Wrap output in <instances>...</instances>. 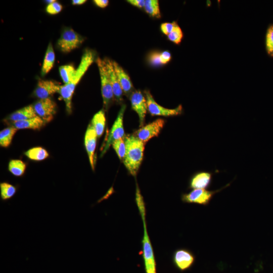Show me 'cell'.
<instances>
[{"label": "cell", "mask_w": 273, "mask_h": 273, "mask_svg": "<svg viewBox=\"0 0 273 273\" xmlns=\"http://www.w3.org/2000/svg\"><path fill=\"white\" fill-rule=\"evenodd\" d=\"M96 56V52L94 51L88 49H85L71 80L68 84L61 85L58 93L64 100L66 111L68 114H70L72 111V99L75 87L89 66L96 61L97 59Z\"/></svg>", "instance_id": "cell-1"}, {"label": "cell", "mask_w": 273, "mask_h": 273, "mask_svg": "<svg viewBox=\"0 0 273 273\" xmlns=\"http://www.w3.org/2000/svg\"><path fill=\"white\" fill-rule=\"evenodd\" d=\"M135 201L143 220L144 227L142 249L145 272L146 273H157L156 262L154 251L147 231L145 202L140 191H138L135 193Z\"/></svg>", "instance_id": "cell-2"}, {"label": "cell", "mask_w": 273, "mask_h": 273, "mask_svg": "<svg viewBox=\"0 0 273 273\" xmlns=\"http://www.w3.org/2000/svg\"><path fill=\"white\" fill-rule=\"evenodd\" d=\"M124 139L126 153L123 162L129 173L135 176L143 159L145 144L133 134L127 135Z\"/></svg>", "instance_id": "cell-3"}, {"label": "cell", "mask_w": 273, "mask_h": 273, "mask_svg": "<svg viewBox=\"0 0 273 273\" xmlns=\"http://www.w3.org/2000/svg\"><path fill=\"white\" fill-rule=\"evenodd\" d=\"M97 64L101 85V94L104 108L107 110L114 99L112 86L104 59L98 57L96 60Z\"/></svg>", "instance_id": "cell-4"}, {"label": "cell", "mask_w": 273, "mask_h": 273, "mask_svg": "<svg viewBox=\"0 0 273 273\" xmlns=\"http://www.w3.org/2000/svg\"><path fill=\"white\" fill-rule=\"evenodd\" d=\"M84 38L71 28H66L57 41V47L63 53H68L78 48Z\"/></svg>", "instance_id": "cell-5"}, {"label": "cell", "mask_w": 273, "mask_h": 273, "mask_svg": "<svg viewBox=\"0 0 273 273\" xmlns=\"http://www.w3.org/2000/svg\"><path fill=\"white\" fill-rule=\"evenodd\" d=\"M231 183L216 190L211 191L206 189H194L188 193L182 194L181 201L186 203H195L199 205H208L214 195L222 189L228 187Z\"/></svg>", "instance_id": "cell-6"}, {"label": "cell", "mask_w": 273, "mask_h": 273, "mask_svg": "<svg viewBox=\"0 0 273 273\" xmlns=\"http://www.w3.org/2000/svg\"><path fill=\"white\" fill-rule=\"evenodd\" d=\"M125 109V105H123L108 134L106 143L102 148L101 156L107 152L114 142L120 139H124V129L123 119Z\"/></svg>", "instance_id": "cell-7"}, {"label": "cell", "mask_w": 273, "mask_h": 273, "mask_svg": "<svg viewBox=\"0 0 273 273\" xmlns=\"http://www.w3.org/2000/svg\"><path fill=\"white\" fill-rule=\"evenodd\" d=\"M146 98L148 111L152 116H174L181 115L183 112L181 105L174 109H168L159 105L154 100L149 90L144 91Z\"/></svg>", "instance_id": "cell-8"}, {"label": "cell", "mask_w": 273, "mask_h": 273, "mask_svg": "<svg viewBox=\"0 0 273 273\" xmlns=\"http://www.w3.org/2000/svg\"><path fill=\"white\" fill-rule=\"evenodd\" d=\"M164 123L165 121L163 119H157L140 127L134 133L133 135L145 144L151 139L159 135Z\"/></svg>", "instance_id": "cell-9"}, {"label": "cell", "mask_w": 273, "mask_h": 273, "mask_svg": "<svg viewBox=\"0 0 273 273\" xmlns=\"http://www.w3.org/2000/svg\"><path fill=\"white\" fill-rule=\"evenodd\" d=\"M196 260L195 255L192 251L186 248L176 249L172 255V261L177 269L184 271L190 269Z\"/></svg>", "instance_id": "cell-10"}, {"label": "cell", "mask_w": 273, "mask_h": 273, "mask_svg": "<svg viewBox=\"0 0 273 273\" xmlns=\"http://www.w3.org/2000/svg\"><path fill=\"white\" fill-rule=\"evenodd\" d=\"M33 106L37 116L46 123L52 120L57 111V105L51 98L39 99Z\"/></svg>", "instance_id": "cell-11"}, {"label": "cell", "mask_w": 273, "mask_h": 273, "mask_svg": "<svg viewBox=\"0 0 273 273\" xmlns=\"http://www.w3.org/2000/svg\"><path fill=\"white\" fill-rule=\"evenodd\" d=\"M131 108L138 115L140 127L144 125L145 117L148 111L147 103L145 96L140 90L133 91L129 97Z\"/></svg>", "instance_id": "cell-12"}, {"label": "cell", "mask_w": 273, "mask_h": 273, "mask_svg": "<svg viewBox=\"0 0 273 273\" xmlns=\"http://www.w3.org/2000/svg\"><path fill=\"white\" fill-rule=\"evenodd\" d=\"M60 87L61 85L56 81L39 78L34 90V96L39 99L49 98L55 93H58Z\"/></svg>", "instance_id": "cell-13"}, {"label": "cell", "mask_w": 273, "mask_h": 273, "mask_svg": "<svg viewBox=\"0 0 273 273\" xmlns=\"http://www.w3.org/2000/svg\"><path fill=\"white\" fill-rule=\"evenodd\" d=\"M213 172L198 171L194 173L189 180V188L191 189H206L210 187L212 181Z\"/></svg>", "instance_id": "cell-14"}, {"label": "cell", "mask_w": 273, "mask_h": 273, "mask_svg": "<svg viewBox=\"0 0 273 273\" xmlns=\"http://www.w3.org/2000/svg\"><path fill=\"white\" fill-rule=\"evenodd\" d=\"M97 135L91 124H89L84 136V145L93 170L95 169V152Z\"/></svg>", "instance_id": "cell-15"}, {"label": "cell", "mask_w": 273, "mask_h": 273, "mask_svg": "<svg viewBox=\"0 0 273 273\" xmlns=\"http://www.w3.org/2000/svg\"><path fill=\"white\" fill-rule=\"evenodd\" d=\"M104 61L105 62L110 80L112 86L114 99L118 103H120L123 101V94L124 93L115 71L113 64V61L107 58L104 59Z\"/></svg>", "instance_id": "cell-16"}, {"label": "cell", "mask_w": 273, "mask_h": 273, "mask_svg": "<svg viewBox=\"0 0 273 273\" xmlns=\"http://www.w3.org/2000/svg\"><path fill=\"white\" fill-rule=\"evenodd\" d=\"M113 64L123 93L130 97L133 92V86L128 74L115 61H113Z\"/></svg>", "instance_id": "cell-17"}, {"label": "cell", "mask_w": 273, "mask_h": 273, "mask_svg": "<svg viewBox=\"0 0 273 273\" xmlns=\"http://www.w3.org/2000/svg\"><path fill=\"white\" fill-rule=\"evenodd\" d=\"M171 54L168 51H153L148 56V62L151 66H160L166 64L171 59Z\"/></svg>", "instance_id": "cell-18"}, {"label": "cell", "mask_w": 273, "mask_h": 273, "mask_svg": "<svg viewBox=\"0 0 273 273\" xmlns=\"http://www.w3.org/2000/svg\"><path fill=\"white\" fill-rule=\"evenodd\" d=\"M36 116L33 105H28L9 115L7 118V120L11 121L13 123L32 118Z\"/></svg>", "instance_id": "cell-19"}, {"label": "cell", "mask_w": 273, "mask_h": 273, "mask_svg": "<svg viewBox=\"0 0 273 273\" xmlns=\"http://www.w3.org/2000/svg\"><path fill=\"white\" fill-rule=\"evenodd\" d=\"M12 123V126L17 129H31L38 130L43 127L46 122L40 117L36 116L32 118L16 121Z\"/></svg>", "instance_id": "cell-20"}, {"label": "cell", "mask_w": 273, "mask_h": 273, "mask_svg": "<svg viewBox=\"0 0 273 273\" xmlns=\"http://www.w3.org/2000/svg\"><path fill=\"white\" fill-rule=\"evenodd\" d=\"M55 61V54L52 43L50 42L43 59L41 74L44 76L51 71L53 67Z\"/></svg>", "instance_id": "cell-21"}, {"label": "cell", "mask_w": 273, "mask_h": 273, "mask_svg": "<svg viewBox=\"0 0 273 273\" xmlns=\"http://www.w3.org/2000/svg\"><path fill=\"white\" fill-rule=\"evenodd\" d=\"M105 124V111L103 110H101L94 115L91 121V125L95 129L98 138L101 137L103 134Z\"/></svg>", "instance_id": "cell-22"}, {"label": "cell", "mask_w": 273, "mask_h": 273, "mask_svg": "<svg viewBox=\"0 0 273 273\" xmlns=\"http://www.w3.org/2000/svg\"><path fill=\"white\" fill-rule=\"evenodd\" d=\"M29 159L35 161H42L47 159L49 154L48 151L40 147L32 148L25 152Z\"/></svg>", "instance_id": "cell-23"}, {"label": "cell", "mask_w": 273, "mask_h": 273, "mask_svg": "<svg viewBox=\"0 0 273 273\" xmlns=\"http://www.w3.org/2000/svg\"><path fill=\"white\" fill-rule=\"evenodd\" d=\"M17 188L11 184L4 181L0 184V196L2 201H7L13 198L17 192Z\"/></svg>", "instance_id": "cell-24"}, {"label": "cell", "mask_w": 273, "mask_h": 273, "mask_svg": "<svg viewBox=\"0 0 273 273\" xmlns=\"http://www.w3.org/2000/svg\"><path fill=\"white\" fill-rule=\"evenodd\" d=\"M26 168V164L21 160H11L8 165L9 171L14 176L20 177L23 175Z\"/></svg>", "instance_id": "cell-25"}, {"label": "cell", "mask_w": 273, "mask_h": 273, "mask_svg": "<svg viewBox=\"0 0 273 273\" xmlns=\"http://www.w3.org/2000/svg\"><path fill=\"white\" fill-rule=\"evenodd\" d=\"M18 129L13 127L6 128L0 132V145L2 147H9L12 141L13 138Z\"/></svg>", "instance_id": "cell-26"}, {"label": "cell", "mask_w": 273, "mask_h": 273, "mask_svg": "<svg viewBox=\"0 0 273 273\" xmlns=\"http://www.w3.org/2000/svg\"><path fill=\"white\" fill-rule=\"evenodd\" d=\"M145 12L151 17L156 18H161V13L158 0H146Z\"/></svg>", "instance_id": "cell-27"}, {"label": "cell", "mask_w": 273, "mask_h": 273, "mask_svg": "<svg viewBox=\"0 0 273 273\" xmlns=\"http://www.w3.org/2000/svg\"><path fill=\"white\" fill-rule=\"evenodd\" d=\"M59 70L64 84H68L71 80L76 72V69L71 64L61 66Z\"/></svg>", "instance_id": "cell-28"}, {"label": "cell", "mask_w": 273, "mask_h": 273, "mask_svg": "<svg viewBox=\"0 0 273 273\" xmlns=\"http://www.w3.org/2000/svg\"><path fill=\"white\" fill-rule=\"evenodd\" d=\"M265 47L268 56L273 58V23L268 26L265 36Z\"/></svg>", "instance_id": "cell-29"}, {"label": "cell", "mask_w": 273, "mask_h": 273, "mask_svg": "<svg viewBox=\"0 0 273 273\" xmlns=\"http://www.w3.org/2000/svg\"><path fill=\"white\" fill-rule=\"evenodd\" d=\"M183 37V32L178 24H177L172 31L167 35L168 39L176 44H179Z\"/></svg>", "instance_id": "cell-30"}, {"label": "cell", "mask_w": 273, "mask_h": 273, "mask_svg": "<svg viewBox=\"0 0 273 273\" xmlns=\"http://www.w3.org/2000/svg\"><path fill=\"white\" fill-rule=\"evenodd\" d=\"M119 158L123 160L126 153V145L124 139L115 141L112 145Z\"/></svg>", "instance_id": "cell-31"}, {"label": "cell", "mask_w": 273, "mask_h": 273, "mask_svg": "<svg viewBox=\"0 0 273 273\" xmlns=\"http://www.w3.org/2000/svg\"><path fill=\"white\" fill-rule=\"evenodd\" d=\"M62 5L55 1L51 4H48L46 7L47 13L51 15H56L59 13L62 10Z\"/></svg>", "instance_id": "cell-32"}, {"label": "cell", "mask_w": 273, "mask_h": 273, "mask_svg": "<svg viewBox=\"0 0 273 273\" xmlns=\"http://www.w3.org/2000/svg\"><path fill=\"white\" fill-rule=\"evenodd\" d=\"M177 24H178V23L175 21L172 22H164L161 24L160 30L163 34L167 36L172 31Z\"/></svg>", "instance_id": "cell-33"}, {"label": "cell", "mask_w": 273, "mask_h": 273, "mask_svg": "<svg viewBox=\"0 0 273 273\" xmlns=\"http://www.w3.org/2000/svg\"><path fill=\"white\" fill-rule=\"evenodd\" d=\"M127 2L135 7L138 8H144L145 1L144 0H128Z\"/></svg>", "instance_id": "cell-34"}, {"label": "cell", "mask_w": 273, "mask_h": 273, "mask_svg": "<svg viewBox=\"0 0 273 273\" xmlns=\"http://www.w3.org/2000/svg\"><path fill=\"white\" fill-rule=\"evenodd\" d=\"M94 2L97 6L101 8H105L109 4V1L108 0H95Z\"/></svg>", "instance_id": "cell-35"}, {"label": "cell", "mask_w": 273, "mask_h": 273, "mask_svg": "<svg viewBox=\"0 0 273 273\" xmlns=\"http://www.w3.org/2000/svg\"><path fill=\"white\" fill-rule=\"evenodd\" d=\"M86 2V0H73L72 1V4L73 5H81L84 4Z\"/></svg>", "instance_id": "cell-36"}, {"label": "cell", "mask_w": 273, "mask_h": 273, "mask_svg": "<svg viewBox=\"0 0 273 273\" xmlns=\"http://www.w3.org/2000/svg\"><path fill=\"white\" fill-rule=\"evenodd\" d=\"M56 1L55 0H48V1H46V3H48V4H51L54 2H55Z\"/></svg>", "instance_id": "cell-37"}]
</instances>
